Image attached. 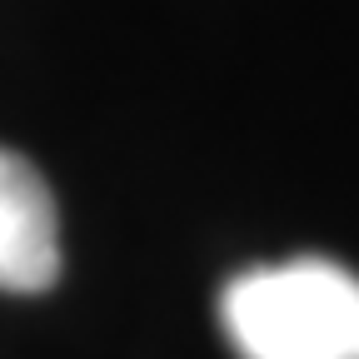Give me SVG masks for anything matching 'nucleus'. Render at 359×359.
Masks as SVG:
<instances>
[{"instance_id":"1","label":"nucleus","mask_w":359,"mask_h":359,"mask_svg":"<svg viewBox=\"0 0 359 359\" xmlns=\"http://www.w3.org/2000/svg\"><path fill=\"white\" fill-rule=\"evenodd\" d=\"M219 325L240 359H359V275L320 255L255 264L219 290Z\"/></svg>"},{"instance_id":"2","label":"nucleus","mask_w":359,"mask_h":359,"mask_svg":"<svg viewBox=\"0 0 359 359\" xmlns=\"http://www.w3.org/2000/svg\"><path fill=\"white\" fill-rule=\"evenodd\" d=\"M60 275V230L55 200L40 170L0 145V290L35 294Z\"/></svg>"}]
</instances>
